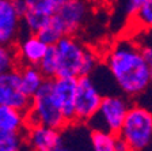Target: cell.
I'll return each instance as SVG.
<instances>
[{
    "label": "cell",
    "instance_id": "cell-1",
    "mask_svg": "<svg viewBox=\"0 0 152 151\" xmlns=\"http://www.w3.org/2000/svg\"><path fill=\"white\" fill-rule=\"evenodd\" d=\"M104 64L126 97H139L152 83L145 55L132 38L114 42L104 55Z\"/></svg>",
    "mask_w": 152,
    "mask_h": 151
},
{
    "label": "cell",
    "instance_id": "cell-2",
    "mask_svg": "<svg viewBox=\"0 0 152 151\" xmlns=\"http://www.w3.org/2000/svg\"><path fill=\"white\" fill-rule=\"evenodd\" d=\"M60 78L91 76L96 71L99 57L92 48L86 46L75 35H65L56 45Z\"/></svg>",
    "mask_w": 152,
    "mask_h": 151
},
{
    "label": "cell",
    "instance_id": "cell-3",
    "mask_svg": "<svg viewBox=\"0 0 152 151\" xmlns=\"http://www.w3.org/2000/svg\"><path fill=\"white\" fill-rule=\"evenodd\" d=\"M28 125H46L63 129L68 125L53 93L52 79H46L42 87L33 95L31 105L26 112Z\"/></svg>",
    "mask_w": 152,
    "mask_h": 151
},
{
    "label": "cell",
    "instance_id": "cell-4",
    "mask_svg": "<svg viewBox=\"0 0 152 151\" xmlns=\"http://www.w3.org/2000/svg\"><path fill=\"white\" fill-rule=\"evenodd\" d=\"M118 135L132 151H145L152 146V112L140 105H132Z\"/></svg>",
    "mask_w": 152,
    "mask_h": 151
},
{
    "label": "cell",
    "instance_id": "cell-5",
    "mask_svg": "<svg viewBox=\"0 0 152 151\" xmlns=\"http://www.w3.org/2000/svg\"><path fill=\"white\" fill-rule=\"evenodd\" d=\"M132 105L121 95H103L98 112L87 125L91 129H102L118 135Z\"/></svg>",
    "mask_w": 152,
    "mask_h": 151
},
{
    "label": "cell",
    "instance_id": "cell-6",
    "mask_svg": "<svg viewBox=\"0 0 152 151\" xmlns=\"http://www.w3.org/2000/svg\"><path fill=\"white\" fill-rule=\"evenodd\" d=\"M103 95L99 91L96 82L92 76L77 78V90L75 101V119L76 123L87 124L96 114L102 104Z\"/></svg>",
    "mask_w": 152,
    "mask_h": 151
},
{
    "label": "cell",
    "instance_id": "cell-7",
    "mask_svg": "<svg viewBox=\"0 0 152 151\" xmlns=\"http://www.w3.org/2000/svg\"><path fill=\"white\" fill-rule=\"evenodd\" d=\"M0 105L12 106L25 113L31 105V97L22 88L18 69L0 74Z\"/></svg>",
    "mask_w": 152,
    "mask_h": 151
},
{
    "label": "cell",
    "instance_id": "cell-8",
    "mask_svg": "<svg viewBox=\"0 0 152 151\" xmlns=\"http://www.w3.org/2000/svg\"><path fill=\"white\" fill-rule=\"evenodd\" d=\"M22 33V15L15 0H0V44H16Z\"/></svg>",
    "mask_w": 152,
    "mask_h": 151
},
{
    "label": "cell",
    "instance_id": "cell-9",
    "mask_svg": "<svg viewBox=\"0 0 152 151\" xmlns=\"http://www.w3.org/2000/svg\"><path fill=\"white\" fill-rule=\"evenodd\" d=\"M23 133L27 151H54L61 140V129L46 125H28Z\"/></svg>",
    "mask_w": 152,
    "mask_h": 151
},
{
    "label": "cell",
    "instance_id": "cell-10",
    "mask_svg": "<svg viewBox=\"0 0 152 151\" xmlns=\"http://www.w3.org/2000/svg\"><path fill=\"white\" fill-rule=\"evenodd\" d=\"M53 93L57 99L66 123H76L75 119V101L76 90H77V78H57L52 79Z\"/></svg>",
    "mask_w": 152,
    "mask_h": 151
},
{
    "label": "cell",
    "instance_id": "cell-11",
    "mask_svg": "<svg viewBox=\"0 0 152 151\" xmlns=\"http://www.w3.org/2000/svg\"><path fill=\"white\" fill-rule=\"evenodd\" d=\"M88 15L87 0H69L56 11V16L61 22L66 35H75L83 27Z\"/></svg>",
    "mask_w": 152,
    "mask_h": 151
},
{
    "label": "cell",
    "instance_id": "cell-12",
    "mask_svg": "<svg viewBox=\"0 0 152 151\" xmlns=\"http://www.w3.org/2000/svg\"><path fill=\"white\" fill-rule=\"evenodd\" d=\"M91 129L87 124L72 123L61 129V140L54 151H92Z\"/></svg>",
    "mask_w": 152,
    "mask_h": 151
},
{
    "label": "cell",
    "instance_id": "cell-13",
    "mask_svg": "<svg viewBox=\"0 0 152 151\" xmlns=\"http://www.w3.org/2000/svg\"><path fill=\"white\" fill-rule=\"evenodd\" d=\"M20 66H38L46 55L49 45L37 34H23L16 42Z\"/></svg>",
    "mask_w": 152,
    "mask_h": 151
},
{
    "label": "cell",
    "instance_id": "cell-14",
    "mask_svg": "<svg viewBox=\"0 0 152 151\" xmlns=\"http://www.w3.org/2000/svg\"><path fill=\"white\" fill-rule=\"evenodd\" d=\"M18 72L20 76L22 88L31 98L46 82V78L38 66H19Z\"/></svg>",
    "mask_w": 152,
    "mask_h": 151
},
{
    "label": "cell",
    "instance_id": "cell-15",
    "mask_svg": "<svg viewBox=\"0 0 152 151\" xmlns=\"http://www.w3.org/2000/svg\"><path fill=\"white\" fill-rule=\"evenodd\" d=\"M0 128L14 132H25L27 128L26 113L12 106L0 105Z\"/></svg>",
    "mask_w": 152,
    "mask_h": 151
},
{
    "label": "cell",
    "instance_id": "cell-16",
    "mask_svg": "<svg viewBox=\"0 0 152 151\" xmlns=\"http://www.w3.org/2000/svg\"><path fill=\"white\" fill-rule=\"evenodd\" d=\"M37 35L41 38L45 44H48L50 46V45H56L66 34H65V30H64L61 22L58 21L56 14H54V15H52L49 18V21L45 23L44 27L37 33Z\"/></svg>",
    "mask_w": 152,
    "mask_h": 151
},
{
    "label": "cell",
    "instance_id": "cell-17",
    "mask_svg": "<svg viewBox=\"0 0 152 151\" xmlns=\"http://www.w3.org/2000/svg\"><path fill=\"white\" fill-rule=\"evenodd\" d=\"M117 136L118 135L107 132V131H102V129H91V133H90L91 150L92 151H115Z\"/></svg>",
    "mask_w": 152,
    "mask_h": 151
},
{
    "label": "cell",
    "instance_id": "cell-18",
    "mask_svg": "<svg viewBox=\"0 0 152 151\" xmlns=\"http://www.w3.org/2000/svg\"><path fill=\"white\" fill-rule=\"evenodd\" d=\"M0 151H27L25 133L0 128Z\"/></svg>",
    "mask_w": 152,
    "mask_h": 151
},
{
    "label": "cell",
    "instance_id": "cell-19",
    "mask_svg": "<svg viewBox=\"0 0 152 151\" xmlns=\"http://www.w3.org/2000/svg\"><path fill=\"white\" fill-rule=\"evenodd\" d=\"M19 56L16 44H0V74L15 71L19 68Z\"/></svg>",
    "mask_w": 152,
    "mask_h": 151
},
{
    "label": "cell",
    "instance_id": "cell-20",
    "mask_svg": "<svg viewBox=\"0 0 152 151\" xmlns=\"http://www.w3.org/2000/svg\"><path fill=\"white\" fill-rule=\"evenodd\" d=\"M26 13L50 18L57 11V7L53 0H23Z\"/></svg>",
    "mask_w": 152,
    "mask_h": 151
},
{
    "label": "cell",
    "instance_id": "cell-21",
    "mask_svg": "<svg viewBox=\"0 0 152 151\" xmlns=\"http://www.w3.org/2000/svg\"><path fill=\"white\" fill-rule=\"evenodd\" d=\"M38 67H39V69L42 71V74L45 75L46 79L57 78L58 60H57V52H56V46H54V45L49 46L46 55H45L44 59L41 60V63L38 64Z\"/></svg>",
    "mask_w": 152,
    "mask_h": 151
},
{
    "label": "cell",
    "instance_id": "cell-22",
    "mask_svg": "<svg viewBox=\"0 0 152 151\" xmlns=\"http://www.w3.org/2000/svg\"><path fill=\"white\" fill-rule=\"evenodd\" d=\"M136 29H152V0H147L144 6L130 18Z\"/></svg>",
    "mask_w": 152,
    "mask_h": 151
},
{
    "label": "cell",
    "instance_id": "cell-23",
    "mask_svg": "<svg viewBox=\"0 0 152 151\" xmlns=\"http://www.w3.org/2000/svg\"><path fill=\"white\" fill-rule=\"evenodd\" d=\"M147 0H126V6H125V13L128 14L129 18H132L134 14L144 6Z\"/></svg>",
    "mask_w": 152,
    "mask_h": 151
},
{
    "label": "cell",
    "instance_id": "cell-24",
    "mask_svg": "<svg viewBox=\"0 0 152 151\" xmlns=\"http://www.w3.org/2000/svg\"><path fill=\"white\" fill-rule=\"evenodd\" d=\"M115 151H132L129 144H128L120 135L117 136V142H115Z\"/></svg>",
    "mask_w": 152,
    "mask_h": 151
},
{
    "label": "cell",
    "instance_id": "cell-25",
    "mask_svg": "<svg viewBox=\"0 0 152 151\" xmlns=\"http://www.w3.org/2000/svg\"><path fill=\"white\" fill-rule=\"evenodd\" d=\"M144 55H145V59L148 61L149 66V71H151V79H152V48H147V49H142Z\"/></svg>",
    "mask_w": 152,
    "mask_h": 151
},
{
    "label": "cell",
    "instance_id": "cell-26",
    "mask_svg": "<svg viewBox=\"0 0 152 151\" xmlns=\"http://www.w3.org/2000/svg\"><path fill=\"white\" fill-rule=\"evenodd\" d=\"M54 1V4H56V7H57V10L60 8V7H63L64 4H66L69 0H53Z\"/></svg>",
    "mask_w": 152,
    "mask_h": 151
}]
</instances>
